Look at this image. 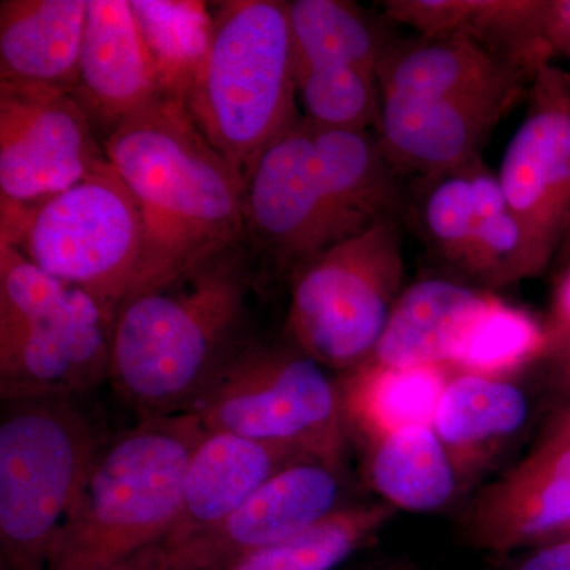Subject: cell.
<instances>
[{"instance_id": "cell-13", "label": "cell", "mask_w": 570, "mask_h": 570, "mask_svg": "<svg viewBox=\"0 0 570 570\" xmlns=\"http://www.w3.org/2000/svg\"><path fill=\"white\" fill-rule=\"evenodd\" d=\"M538 69L517 70L485 88L442 99H382L374 132L382 153L397 176L433 178L466 167L527 96Z\"/></svg>"}, {"instance_id": "cell-38", "label": "cell", "mask_w": 570, "mask_h": 570, "mask_svg": "<svg viewBox=\"0 0 570 570\" xmlns=\"http://www.w3.org/2000/svg\"><path fill=\"white\" fill-rule=\"evenodd\" d=\"M562 538H570V524H568V527H566V528H562V530L560 531V534H558L557 538H554L553 540L562 539Z\"/></svg>"}, {"instance_id": "cell-39", "label": "cell", "mask_w": 570, "mask_h": 570, "mask_svg": "<svg viewBox=\"0 0 570 570\" xmlns=\"http://www.w3.org/2000/svg\"><path fill=\"white\" fill-rule=\"evenodd\" d=\"M122 570V569H121Z\"/></svg>"}, {"instance_id": "cell-6", "label": "cell", "mask_w": 570, "mask_h": 570, "mask_svg": "<svg viewBox=\"0 0 570 570\" xmlns=\"http://www.w3.org/2000/svg\"><path fill=\"white\" fill-rule=\"evenodd\" d=\"M0 242L86 292L115 325L142 254L140 208L110 160L36 204H0Z\"/></svg>"}, {"instance_id": "cell-4", "label": "cell", "mask_w": 570, "mask_h": 570, "mask_svg": "<svg viewBox=\"0 0 570 570\" xmlns=\"http://www.w3.org/2000/svg\"><path fill=\"white\" fill-rule=\"evenodd\" d=\"M212 11V43L184 105L246 181L266 148L302 116L287 2L228 0Z\"/></svg>"}, {"instance_id": "cell-2", "label": "cell", "mask_w": 570, "mask_h": 570, "mask_svg": "<svg viewBox=\"0 0 570 570\" xmlns=\"http://www.w3.org/2000/svg\"><path fill=\"white\" fill-rule=\"evenodd\" d=\"M253 255L245 239L124 299L111 332L110 381L142 417L189 412L249 343Z\"/></svg>"}, {"instance_id": "cell-16", "label": "cell", "mask_w": 570, "mask_h": 570, "mask_svg": "<svg viewBox=\"0 0 570 570\" xmlns=\"http://www.w3.org/2000/svg\"><path fill=\"white\" fill-rule=\"evenodd\" d=\"M570 524V445L527 460L480 491L463 520L472 546L505 554L550 542Z\"/></svg>"}, {"instance_id": "cell-11", "label": "cell", "mask_w": 570, "mask_h": 570, "mask_svg": "<svg viewBox=\"0 0 570 570\" xmlns=\"http://www.w3.org/2000/svg\"><path fill=\"white\" fill-rule=\"evenodd\" d=\"M245 238L279 272L354 236L318 159L313 122L299 116L246 179Z\"/></svg>"}, {"instance_id": "cell-12", "label": "cell", "mask_w": 570, "mask_h": 570, "mask_svg": "<svg viewBox=\"0 0 570 570\" xmlns=\"http://www.w3.org/2000/svg\"><path fill=\"white\" fill-rule=\"evenodd\" d=\"M105 159L102 140L71 94L0 82V204L45 200Z\"/></svg>"}, {"instance_id": "cell-36", "label": "cell", "mask_w": 570, "mask_h": 570, "mask_svg": "<svg viewBox=\"0 0 570 570\" xmlns=\"http://www.w3.org/2000/svg\"><path fill=\"white\" fill-rule=\"evenodd\" d=\"M557 261H560V265L564 268L566 265L570 264V223L568 228V234H566L564 242H562V246L560 253H558Z\"/></svg>"}, {"instance_id": "cell-3", "label": "cell", "mask_w": 570, "mask_h": 570, "mask_svg": "<svg viewBox=\"0 0 570 570\" xmlns=\"http://www.w3.org/2000/svg\"><path fill=\"white\" fill-rule=\"evenodd\" d=\"M206 430L193 412L141 417L105 445L59 531L48 570H121L167 539Z\"/></svg>"}, {"instance_id": "cell-24", "label": "cell", "mask_w": 570, "mask_h": 570, "mask_svg": "<svg viewBox=\"0 0 570 570\" xmlns=\"http://www.w3.org/2000/svg\"><path fill=\"white\" fill-rule=\"evenodd\" d=\"M370 448L371 485L392 508L433 512L461 490L455 466L433 426L404 428Z\"/></svg>"}, {"instance_id": "cell-22", "label": "cell", "mask_w": 570, "mask_h": 570, "mask_svg": "<svg viewBox=\"0 0 570 570\" xmlns=\"http://www.w3.org/2000/svg\"><path fill=\"white\" fill-rule=\"evenodd\" d=\"M450 377L445 366L389 367L363 363L340 389L347 428L367 444L409 426H433Z\"/></svg>"}, {"instance_id": "cell-17", "label": "cell", "mask_w": 570, "mask_h": 570, "mask_svg": "<svg viewBox=\"0 0 570 570\" xmlns=\"http://www.w3.org/2000/svg\"><path fill=\"white\" fill-rule=\"evenodd\" d=\"M302 460L313 459L291 445L206 431L187 464L178 519L154 550L175 549L220 523L273 475Z\"/></svg>"}, {"instance_id": "cell-33", "label": "cell", "mask_w": 570, "mask_h": 570, "mask_svg": "<svg viewBox=\"0 0 570 570\" xmlns=\"http://www.w3.org/2000/svg\"><path fill=\"white\" fill-rule=\"evenodd\" d=\"M570 445V400L558 409L557 414L547 422L546 428L540 431L527 460L547 459L561 452Z\"/></svg>"}, {"instance_id": "cell-7", "label": "cell", "mask_w": 570, "mask_h": 570, "mask_svg": "<svg viewBox=\"0 0 570 570\" xmlns=\"http://www.w3.org/2000/svg\"><path fill=\"white\" fill-rule=\"evenodd\" d=\"M288 279V344L324 367L355 370L373 355L404 291L397 217L313 255Z\"/></svg>"}, {"instance_id": "cell-8", "label": "cell", "mask_w": 570, "mask_h": 570, "mask_svg": "<svg viewBox=\"0 0 570 570\" xmlns=\"http://www.w3.org/2000/svg\"><path fill=\"white\" fill-rule=\"evenodd\" d=\"M189 412L206 431L291 445L340 471L347 423L340 389L305 352L250 340Z\"/></svg>"}, {"instance_id": "cell-35", "label": "cell", "mask_w": 570, "mask_h": 570, "mask_svg": "<svg viewBox=\"0 0 570 570\" xmlns=\"http://www.w3.org/2000/svg\"><path fill=\"white\" fill-rule=\"evenodd\" d=\"M510 570H570V538L532 547Z\"/></svg>"}, {"instance_id": "cell-15", "label": "cell", "mask_w": 570, "mask_h": 570, "mask_svg": "<svg viewBox=\"0 0 570 570\" xmlns=\"http://www.w3.org/2000/svg\"><path fill=\"white\" fill-rule=\"evenodd\" d=\"M157 96L151 52L129 0H88L71 97L100 140Z\"/></svg>"}, {"instance_id": "cell-30", "label": "cell", "mask_w": 570, "mask_h": 570, "mask_svg": "<svg viewBox=\"0 0 570 570\" xmlns=\"http://www.w3.org/2000/svg\"><path fill=\"white\" fill-rule=\"evenodd\" d=\"M459 269L490 288L510 287L530 279L523 234L510 209L489 219L474 220L471 242Z\"/></svg>"}, {"instance_id": "cell-1", "label": "cell", "mask_w": 570, "mask_h": 570, "mask_svg": "<svg viewBox=\"0 0 570 570\" xmlns=\"http://www.w3.org/2000/svg\"><path fill=\"white\" fill-rule=\"evenodd\" d=\"M142 219L127 298L193 272L245 242L246 181L200 132L183 100L160 94L104 140Z\"/></svg>"}, {"instance_id": "cell-21", "label": "cell", "mask_w": 570, "mask_h": 570, "mask_svg": "<svg viewBox=\"0 0 570 570\" xmlns=\"http://www.w3.org/2000/svg\"><path fill=\"white\" fill-rule=\"evenodd\" d=\"M530 401L508 379L460 373L445 385L433 430L448 450L461 489L520 433Z\"/></svg>"}, {"instance_id": "cell-31", "label": "cell", "mask_w": 570, "mask_h": 570, "mask_svg": "<svg viewBox=\"0 0 570 570\" xmlns=\"http://www.w3.org/2000/svg\"><path fill=\"white\" fill-rule=\"evenodd\" d=\"M542 40L551 55H560L570 61V0H546Z\"/></svg>"}, {"instance_id": "cell-14", "label": "cell", "mask_w": 570, "mask_h": 570, "mask_svg": "<svg viewBox=\"0 0 570 570\" xmlns=\"http://www.w3.org/2000/svg\"><path fill=\"white\" fill-rule=\"evenodd\" d=\"M340 471L302 460L265 482L234 513L170 550L142 554L159 570H216L294 539L340 510Z\"/></svg>"}, {"instance_id": "cell-26", "label": "cell", "mask_w": 570, "mask_h": 570, "mask_svg": "<svg viewBox=\"0 0 570 570\" xmlns=\"http://www.w3.org/2000/svg\"><path fill=\"white\" fill-rule=\"evenodd\" d=\"M395 512L387 502L341 508L296 538L216 570H332L376 538Z\"/></svg>"}, {"instance_id": "cell-28", "label": "cell", "mask_w": 570, "mask_h": 570, "mask_svg": "<svg viewBox=\"0 0 570 570\" xmlns=\"http://www.w3.org/2000/svg\"><path fill=\"white\" fill-rule=\"evenodd\" d=\"M303 118L325 129L374 130L382 99L376 73L355 67H325L296 73Z\"/></svg>"}, {"instance_id": "cell-32", "label": "cell", "mask_w": 570, "mask_h": 570, "mask_svg": "<svg viewBox=\"0 0 570 570\" xmlns=\"http://www.w3.org/2000/svg\"><path fill=\"white\" fill-rule=\"evenodd\" d=\"M543 326L547 333V348L570 333V264L562 268L554 285L549 317Z\"/></svg>"}, {"instance_id": "cell-37", "label": "cell", "mask_w": 570, "mask_h": 570, "mask_svg": "<svg viewBox=\"0 0 570 570\" xmlns=\"http://www.w3.org/2000/svg\"><path fill=\"white\" fill-rule=\"evenodd\" d=\"M122 570H159L157 568H154L151 562L146 560L145 557L137 558V560L130 562V564H127L126 568H122Z\"/></svg>"}, {"instance_id": "cell-9", "label": "cell", "mask_w": 570, "mask_h": 570, "mask_svg": "<svg viewBox=\"0 0 570 570\" xmlns=\"http://www.w3.org/2000/svg\"><path fill=\"white\" fill-rule=\"evenodd\" d=\"M111 332L86 292L40 277L0 313L2 401L91 392L110 379Z\"/></svg>"}, {"instance_id": "cell-34", "label": "cell", "mask_w": 570, "mask_h": 570, "mask_svg": "<svg viewBox=\"0 0 570 570\" xmlns=\"http://www.w3.org/2000/svg\"><path fill=\"white\" fill-rule=\"evenodd\" d=\"M540 362L546 366V385L554 396L570 400V333L547 348Z\"/></svg>"}, {"instance_id": "cell-5", "label": "cell", "mask_w": 570, "mask_h": 570, "mask_svg": "<svg viewBox=\"0 0 570 570\" xmlns=\"http://www.w3.org/2000/svg\"><path fill=\"white\" fill-rule=\"evenodd\" d=\"M2 403L0 570H48L104 445L71 397Z\"/></svg>"}, {"instance_id": "cell-23", "label": "cell", "mask_w": 570, "mask_h": 570, "mask_svg": "<svg viewBox=\"0 0 570 570\" xmlns=\"http://www.w3.org/2000/svg\"><path fill=\"white\" fill-rule=\"evenodd\" d=\"M295 77L325 67H355L376 73L390 37L384 22L354 2L292 0L287 2Z\"/></svg>"}, {"instance_id": "cell-27", "label": "cell", "mask_w": 570, "mask_h": 570, "mask_svg": "<svg viewBox=\"0 0 570 570\" xmlns=\"http://www.w3.org/2000/svg\"><path fill=\"white\" fill-rule=\"evenodd\" d=\"M547 351L546 326L494 296L475 318L449 366L460 373L505 379Z\"/></svg>"}, {"instance_id": "cell-25", "label": "cell", "mask_w": 570, "mask_h": 570, "mask_svg": "<svg viewBox=\"0 0 570 570\" xmlns=\"http://www.w3.org/2000/svg\"><path fill=\"white\" fill-rule=\"evenodd\" d=\"M130 6L151 52L159 92L184 102L212 43V6L165 0H132Z\"/></svg>"}, {"instance_id": "cell-18", "label": "cell", "mask_w": 570, "mask_h": 570, "mask_svg": "<svg viewBox=\"0 0 570 570\" xmlns=\"http://www.w3.org/2000/svg\"><path fill=\"white\" fill-rule=\"evenodd\" d=\"M494 295L430 277L404 288L373 355L389 367L449 366L475 318Z\"/></svg>"}, {"instance_id": "cell-19", "label": "cell", "mask_w": 570, "mask_h": 570, "mask_svg": "<svg viewBox=\"0 0 570 570\" xmlns=\"http://www.w3.org/2000/svg\"><path fill=\"white\" fill-rule=\"evenodd\" d=\"M88 0H2L0 82L73 92Z\"/></svg>"}, {"instance_id": "cell-20", "label": "cell", "mask_w": 570, "mask_h": 570, "mask_svg": "<svg viewBox=\"0 0 570 570\" xmlns=\"http://www.w3.org/2000/svg\"><path fill=\"white\" fill-rule=\"evenodd\" d=\"M543 62L501 58L468 33L419 36L390 41L376 77L381 99L433 100L485 88Z\"/></svg>"}, {"instance_id": "cell-10", "label": "cell", "mask_w": 570, "mask_h": 570, "mask_svg": "<svg viewBox=\"0 0 570 570\" xmlns=\"http://www.w3.org/2000/svg\"><path fill=\"white\" fill-rule=\"evenodd\" d=\"M527 112L499 168L510 212L519 220L528 276L558 257L570 223V73L551 61L532 77Z\"/></svg>"}, {"instance_id": "cell-29", "label": "cell", "mask_w": 570, "mask_h": 570, "mask_svg": "<svg viewBox=\"0 0 570 570\" xmlns=\"http://www.w3.org/2000/svg\"><path fill=\"white\" fill-rule=\"evenodd\" d=\"M469 165V164H468ZM466 167L417 179V223L426 245L459 269L474 228L471 179Z\"/></svg>"}]
</instances>
